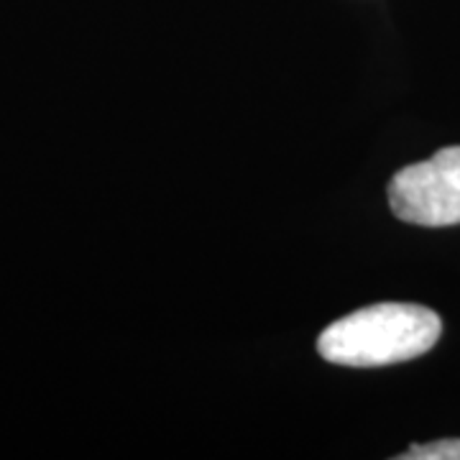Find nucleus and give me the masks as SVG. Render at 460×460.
I'll list each match as a JSON object with an SVG mask.
<instances>
[{"label": "nucleus", "mask_w": 460, "mask_h": 460, "mask_svg": "<svg viewBox=\"0 0 460 460\" xmlns=\"http://www.w3.org/2000/svg\"><path fill=\"white\" fill-rule=\"evenodd\" d=\"M443 335V320L411 302H381L332 323L317 338V353L350 368H376L420 358Z\"/></svg>", "instance_id": "obj_1"}, {"label": "nucleus", "mask_w": 460, "mask_h": 460, "mask_svg": "<svg viewBox=\"0 0 460 460\" xmlns=\"http://www.w3.org/2000/svg\"><path fill=\"white\" fill-rule=\"evenodd\" d=\"M392 213L425 228L460 226V146L399 169L389 181Z\"/></svg>", "instance_id": "obj_2"}, {"label": "nucleus", "mask_w": 460, "mask_h": 460, "mask_svg": "<svg viewBox=\"0 0 460 460\" xmlns=\"http://www.w3.org/2000/svg\"><path fill=\"white\" fill-rule=\"evenodd\" d=\"M396 460H460V438L435 440L428 445H411L410 450L399 453Z\"/></svg>", "instance_id": "obj_3"}]
</instances>
